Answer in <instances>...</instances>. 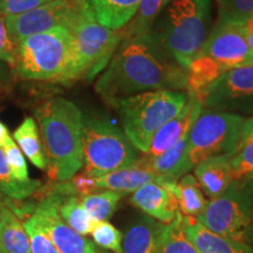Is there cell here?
Here are the masks:
<instances>
[{"mask_svg":"<svg viewBox=\"0 0 253 253\" xmlns=\"http://www.w3.org/2000/svg\"><path fill=\"white\" fill-rule=\"evenodd\" d=\"M95 90L109 106L147 91H188V69L168 54L149 30L123 37Z\"/></svg>","mask_w":253,"mask_h":253,"instance_id":"obj_1","label":"cell"},{"mask_svg":"<svg viewBox=\"0 0 253 253\" xmlns=\"http://www.w3.org/2000/svg\"><path fill=\"white\" fill-rule=\"evenodd\" d=\"M34 114L40 126L49 178L68 181L84 167L81 110L72 101L54 97L38 107Z\"/></svg>","mask_w":253,"mask_h":253,"instance_id":"obj_2","label":"cell"},{"mask_svg":"<svg viewBox=\"0 0 253 253\" xmlns=\"http://www.w3.org/2000/svg\"><path fill=\"white\" fill-rule=\"evenodd\" d=\"M210 26L211 0H171L150 30L168 54L188 69L204 46Z\"/></svg>","mask_w":253,"mask_h":253,"instance_id":"obj_3","label":"cell"},{"mask_svg":"<svg viewBox=\"0 0 253 253\" xmlns=\"http://www.w3.org/2000/svg\"><path fill=\"white\" fill-rule=\"evenodd\" d=\"M186 100L188 91L155 90L120 100L112 107L128 140L138 151L148 154L155 134L179 113Z\"/></svg>","mask_w":253,"mask_h":253,"instance_id":"obj_4","label":"cell"},{"mask_svg":"<svg viewBox=\"0 0 253 253\" xmlns=\"http://www.w3.org/2000/svg\"><path fill=\"white\" fill-rule=\"evenodd\" d=\"M74 36L67 27H56L18 42L14 69L30 81L62 82L73 58Z\"/></svg>","mask_w":253,"mask_h":253,"instance_id":"obj_5","label":"cell"},{"mask_svg":"<svg viewBox=\"0 0 253 253\" xmlns=\"http://www.w3.org/2000/svg\"><path fill=\"white\" fill-rule=\"evenodd\" d=\"M82 147L84 171L95 178L131 166L138 158V150L122 129L100 116H82Z\"/></svg>","mask_w":253,"mask_h":253,"instance_id":"obj_6","label":"cell"},{"mask_svg":"<svg viewBox=\"0 0 253 253\" xmlns=\"http://www.w3.org/2000/svg\"><path fill=\"white\" fill-rule=\"evenodd\" d=\"M196 218L217 235L253 250V179L233 181L220 196L208 201Z\"/></svg>","mask_w":253,"mask_h":253,"instance_id":"obj_7","label":"cell"},{"mask_svg":"<svg viewBox=\"0 0 253 253\" xmlns=\"http://www.w3.org/2000/svg\"><path fill=\"white\" fill-rule=\"evenodd\" d=\"M74 48L68 71L62 82L91 81L107 67L123 39V30L114 31L95 20L93 12L84 15L74 27Z\"/></svg>","mask_w":253,"mask_h":253,"instance_id":"obj_8","label":"cell"},{"mask_svg":"<svg viewBox=\"0 0 253 253\" xmlns=\"http://www.w3.org/2000/svg\"><path fill=\"white\" fill-rule=\"evenodd\" d=\"M246 118L204 108L188 134V154L196 164L211 156L233 155L244 140Z\"/></svg>","mask_w":253,"mask_h":253,"instance_id":"obj_9","label":"cell"},{"mask_svg":"<svg viewBox=\"0 0 253 253\" xmlns=\"http://www.w3.org/2000/svg\"><path fill=\"white\" fill-rule=\"evenodd\" d=\"M199 99L203 101L207 109L251 118L253 116V63L223 73Z\"/></svg>","mask_w":253,"mask_h":253,"instance_id":"obj_10","label":"cell"},{"mask_svg":"<svg viewBox=\"0 0 253 253\" xmlns=\"http://www.w3.org/2000/svg\"><path fill=\"white\" fill-rule=\"evenodd\" d=\"M89 12L91 8L84 11L73 0H53L26 13L5 18V24L9 36L18 43L25 38L56 27H67L73 31Z\"/></svg>","mask_w":253,"mask_h":253,"instance_id":"obj_11","label":"cell"},{"mask_svg":"<svg viewBox=\"0 0 253 253\" xmlns=\"http://www.w3.org/2000/svg\"><path fill=\"white\" fill-rule=\"evenodd\" d=\"M199 54L212 59L224 72L253 63V52L243 26L219 19L210 30Z\"/></svg>","mask_w":253,"mask_h":253,"instance_id":"obj_12","label":"cell"},{"mask_svg":"<svg viewBox=\"0 0 253 253\" xmlns=\"http://www.w3.org/2000/svg\"><path fill=\"white\" fill-rule=\"evenodd\" d=\"M62 196L48 194L34 210L33 216L45 230L59 253H99L90 240L79 235L62 220L59 204Z\"/></svg>","mask_w":253,"mask_h":253,"instance_id":"obj_13","label":"cell"},{"mask_svg":"<svg viewBox=\"0 0 253 253\" xmlns=\"http://www.w3.org/2000/svg\"><path fill=\"white\" fill-rule=\"evenodd\" d=\"M204 109L203 101L196 94L188 93V100L176 116L161 126L151 140L148 156L155 157L166 153L188 135L196 120Z\"/></svg>","mask_w":253,"mask_h":253,"instance_id":"obj_14","label":"cell"},{"mask_svg":"<svg viewBox=\"0 0 253 253\" xmlns=\"http://www.w3.org/2000/svg\"><path fill=\"white\" fill-rule=\"evenodd\" d=\"M130 204L163 224L172 223L179 213L175 196L158 183H148L132 192Z\"/></svg>","mask_w":253,"mask_h":253,"instance_id":"obj_15","label":"cell"},{"mask_svg":"<svg viewBox=\"0 0 253 253\" xmlns=\"http://www.w3.org/2000/svg\"><path fill=\"white\" fill-rule=\"evenodd\" d=\"M96 183L99 189L113 190L126 195L130 192L132 194L148 183L161 184V179L150 168L145 156L143 158L138 157L131 166L97 177Z\"/></svg>","mask_w":253,"mask_h":253,"instance_id":"obj_16","label":"cell"},{"mask_svg":"<svg viewBox=\"0 0 253 253\" xmlns=\"http://www.w3.org/2000/svg\"><path fill=\"white\" fill-rule=\"evenodd\" d=\"M182 229L189 243L198 253H253L248 246L224 238L199 221L196 217L183 216Z\"/></svg>","mask_w":253,"mask_h":253,"instance_id":"obj_17","label":"cell"},{"mask_svg":"<svg viewBox=\"0 0 253 253\" xmlns=\"http://www.w3.org/2000/svg\"><path fill=\"white\" fill-rule=\"evenodd\" d=\"M231 156L232 155L211 156L195 166L194 176L209 201L220 196L233 182L230 167Z\"/></svg>","mask_w":253,"mask_h":253,"instance_id":"obj_18","label":"cell"},{"mask_svg":"<svg viewBox=\"0 0 253 253\" xmlns=\"http://www.w3.org/2000/svg\"><path fill=\"white\" fill-rule=\"evenodd\" d=\"M164 224L147 214L136 217L122 236L123 253H158V240Z\"/></svg>","mask_w":253,"mask_h":253,"instance_id":"obj_19","label":"cell"},{"mask_svg":"<svg viewBox=\"0 0 253 253\" xmlns=\"http://www.w3.org/2000/svg\"><path fill=\"white\" fill-rule=\"evenodd\" d=\"M189 134V132H188ZM148 162L154 172L160 177L161 184L167 182H177L183 176L194 169L188 154V135L178 143L158 156L147 155Z\"/></svg>","mask_w":253,"mask_h":253,"instance_id":"obj_20","label":"cell"},{"mask_svg":"<svg viewBox=\"0 0 253 253\" xmlns=\"http://www.w3.org/2000/svg\"><path fill=\"white\" fill-rule=\"evenodd\" d=\"M141 0H88L95 20L109 30L128 26L138 11Z\"/></svg>","mask_w":253,"mask_h":253,"instance_id":"obj_21","label":"cell"},{"mask_svg":"<svg viewBox=\"0 0 253 253\" xmlns=\"http://www.w3.org/2000/svg\"><path fill=\"white\" fill-rule=\"evenodd\" d=\"M161 185L172 192L183 216L198 217L207 207V198L194 175L186 173L177 182H167Z\"/></svg>","mask_w":253,"mask_h":253,"instance_id":"obj_22","label":"cell"},{"mask_svg":"<svg viewBox=\"0 0 253 253\" xmlns=\"http://www.w3.org/2000/svg\"><path fill=\"white\" fill-rule=\"evenodd\" d=\"M0 252L31 253L30 238L24 223L4 204L0 214Z\"/></svg>","mask_w":253,"mask_h":253,"instance_id":"obj_23","label":"cell"},{"mask_svg":"<svg viewBox=\"0 0 253 253\" xmlns=\"http://www.w3.org/2000/svg\"><path fill=\"white\" fill-rule=\"evenodd\" d=\"M13 138L24 156H26L34 167L40 170L47 169L48 162L36 120L30 116L25 118L21 125L14 130Z\"/></svg>","mask_w":253,"mask_h":253,"instance_id":"obj_24","label":"cell"},{"mask_svg":"<svg viewBox=\"0 0 253 253\" xmlns=\"http://www.w3.org/2000/svg\"><path fill=\"white\" fill-rule=\"evenodd\" d=\"M223 73V68L209 56L198 54L188 67V93L201 97Z\"/></svg>","mask_w":253,"mask_h":253,"instance_id":"obj_25","label":"cell"},{"mask_svg":"<svg viewBox=\"0 0 253 253\" xmlns=\"http://www.w3.org/2000/svg\"><path fill=\"white\" fill-rule=\"evenodd\" d=\"M122 196V194L113 190H103L81 197L80 201L82 207L94 223H99V221H107L113 216Z\"/></svg>","mask_w":253,"mask_h":253,"instance_id":"obj_26","label":"cell"},{"mask_svg":"<svg viewBox=\"0 0 253 253\" xmlns=\"http://www.w3.org/2000/svg\"><path fill=\"white\" fill-rule=\"evenodd\" d=\"M59 213L69 227L84 237L90 235L91 230L96 224L82 207L80 198L74 196H62L59 204Z\"/></svg>","mask_w":253,"mask_h":253,"instance_id":"obj_27","label":"cell"},{"mask_svg":"<svg viewBox=\"0 0 253 253\" xmlns=\"http://www.w3.org/2000/svg\"><path fill=\"white\" fill-rule=\"evenodd\" d=\"M41 186L37 179H31L27 183H21L15 179L6 161L4 150L0 148V192L14 201H21L30 197Z\"/></svg>","mask_w":253,"mask_h":253,"instance_id":"obj_28","label":"cell"},{"mask_svg":"<svg viewBox=\"0 0 253 253\" xmlns=\"http://www.w3.org/2000/svg\"><path fill=\"white\" fill-rule=\"evenodd\" d=\"M171 2V0H141L135 18L123 30L125 36H136L149 31L158 15Z\"/></svg>","mask_w":253,"mask_h":253,"instance_id":"obj_29","label":"cell"},{"mask_svg":"<svg viewBox=\"0 0 253 253\" xmlns=\"http://www.w3.org/2000/svg\"><path fill=\"white\" fill-rule=\"evenodd\" d=\"M158 253H198L183 232L181 212L172 223L164 224L158 240Z\"/></svg>","mask_w":253,"mask_h":253,"instance_id":"obj_30","label":"cell"},{"mask_svg":"<svg viewBox=\"0 0 253 253\" xmlns=\"http://www.w3.org/2000/svg\"><path fill=\"white\" fill-rule=\"evenodd\" d=\"M233 181L253 179V138L244 137L242 144L230 157Z\"/></svg>","mask_w":253,"mask_h":253,"instance_id":"obj_31","label":"cell"},{"mask_svg":"<svg viewBox=\"0 0 253 253\" xmlns=\"http://www.w3.org/2000/svg\"><path fill=\"white\" fill-rule=\"evenodd\" d=\"M253 14V0H223L218 19L243 26Z\"/></svg>","mask_w":253,"mask_h":253,"instance_id":"obj_32","label":"cell"},{"mask_svg":"<svg viewBox=\"0 0 253 253\" xmlns=\"http://www.w3.org/2000/svg\"><path fill=\"white\" fill-rule=\"evenodd\" d=\"M90 235L95 244L100 248L110 250L115 253H123L121 231L116 229L108 220L95 224Z\"/></svg>","mask_w":253,"mask_h":253,"instance_id":"obj_33","label":"cell"},{"mask_svg":"<svg viewBox=\"0 0 253 253\" xmlns=\"http://www.w3.org/2000/svg\"><path fill=\"white\" fill-rule=\"evenodd\" d=\"M24 227L30 238L31 253H59L45 230L32 214L24 223Z\"/></svg>","mask_w":253,"mask_h":253,"instance_id":"obj_34","label":"cell"},{"mask_svg":"<svg viewBox=\"0 0 253 253\" xmlns=\"http://www.w3.org/2000/svg\"><path fill=\"white\" fill-rule=\"evenodd\" d=\"M2 150H4L6 161H7L9 170H11L14 178L21 183L30 182L32 178L28 176L26 160H25L24 154L19 149L18 145L15 144L13 138L9 137L5 142Z\"/></svg>","mask_w":253,"mask_h":253,"instance_id":"obj_35","label":"cell"},{"mask_svg":"<svg viewBox=\"0 0 253 253\" xmlns=\"http://www.w3.org/2000/svg\"><path fill=\"white\" fill-rule=\"evenodd\" d=\"M50 1L53 0H0V15L4 18L14 17L48 4Z\"/></svg>","mask_w":253,"mask_h":253,"instance_id":"obj_36","label":"cell"},{"mask_svg":"<svg viewBox=\"0 0 253 253\" xmlns=\"http://www.w3.org/2000/svg\"><path fill=\"white\" fill-rule=\"evenodd\" d=\"M18 43L9 36L5 24V18L0 15V60L14 66Z\"/></svg>","mask_w":253,"mask_h":253,"instance_id":"obj_37","label":"cell"},{"mask_svg":"<svg viewBox=\"0 0 253 253\" xmlns=\"http://www.w3.org/2000/svg\"><path fill=\"white\" fill-rule=\"evenodd\" d=\"M11 137V135H9V131L8 129L6 128V126L0 121V148L4 147L5 142L8 140V138Z\"/></svg>","mask_w":253,"mask_h":253,"instance_id":"obj_38","label":"cell"},{"mask_svg":"<svg viewBox=\"0 0 253 253\" xmlns=\"http://www.w3.org/2000/svg\"><path fill=\"white\" fill-rule=\"evenodd\" d=\"M244 137L253 138V116L246 118L244 126Z\"/></svg>","mask_w":253,"mask_h":253,"instance_id":"obj_39","label":"cell"},{"mask_svg":"<svg viewBox=\"0 0 253 253\" xmlns=\"http://www.w3.org/2000/svg\"><path fill=\"white\" fill-rule=\"evenodd\" d=\"M73 1H74V4L79 6L81 9H84V11L90 9V6L88 4V0H73Z\"/></svg>","mask_w":253,"mask_h":253,"instance_id":"obj_40","label":"cell"},{"mask_svg":"<svg viewBox=\"0 0 253 253\" xmlns=\"http://www.w3.org/2000/svg\"><path fill=\"white\" fill-rule=\"evenodd\" d=\"M245 37H246V40H248V43H249L250 48H251L252 52H253V34L245 33Z\"/></svg>","mask_w":253,"mask_h":253,"instance_id":"obj_41","label":"cell"},{"mask_svg":"<svg viewBox=\"0 0 253 253\" xmlns=\"http://www.w3.org/2000/svg\"><path fill=\"white\" fill-rule=\"evenodd\" d=\"M216 1L218 2V5H220V4H221V2H223V0H216Z\"/></svg>","mask_w":253,"mask_h":253,"instance_id":"obj_42","label":"cell"},{"mask_svg":"<svg viewBox=\"0 0 253 253\" xmlns=\"http://www.w3.org/2000/svg\"><path fill=\"white\" fill-rule=\"evenodd\" d=\"M1 208H2V203H0V214H1Z\"/></svg>","mask_w":253,"mask_h":253,"instance_id":"obj_43","label":"cell"},{"mask_svg":"<svg viewBox=\"0 0 253 253\" xmlns=\"http://www.w3.org/2000/svg\"><path fill=\"white\" fill-rule=\"evenodd\" d=\"M0 71H1V65H0Z\"/></svg>","mask_w":253,"mask_h":253,"instance_id":"obj_44","label":"cell"},{"mask_svg":"<svg viewBox=\"0 0 253 253\" xmlns=\"http://www.w3.org/2000/svg\"><path fill=\"white\" fill-rule=\"evenodd\" d=\"M251 17H253V14H252V15H251Z\"/></svg>","mask_w":253,"mask_h":253,"instance_id":"obj_45","label":"cell"},{"mask_svg":"<svg viewBox=\"0 0 253 253\" xmlns=\"http://www.w3.org/2000/svg\"><path fill=\"white\" fill-rule=\"evenodd\" d=\"M0 253H1V252H0Z\"/></svg>","mask_w":253,"mask_h":253,"instance_id":"obj_46","label":"cell"}]
</instances>
